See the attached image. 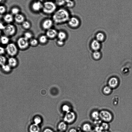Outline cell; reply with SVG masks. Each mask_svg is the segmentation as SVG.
Wrapping results in <instances>:
<instances>
[{"label": "cell", "instance_id": "obj_28", "mask_svg": "<svg viewBox=\"0 0 132 132\" xmlns=\"http://www.w3.org/2000/svg\"><path fill=\"white\" fill-rule=\"evenodd\" d=\"M4 19L6 22L7 23H10L13 20V16L10 14H6L4 17Z\"/></svg>", "mask_w": 132, "mask_h": 132}, {"label": "cell", "instance_id": "obj_32", "mask_svg": "<svg viewBox=\"0 0 132 132\" xmlns=\"http://www.w3.org/2000/svg\"><path fill=\"white\" fill-rule=\"evenodd\" d=\"M97 40L99 42L103 41L104 39V35L101 32H99L96 35Z\"/></svg>", "mask_w": 132, "mask_h": 132}, {"label": "cell", "instance_id": "obj_12", "mask_svg": "<svg viewBox=\"0 0 132 132\" xmlns=\"http://www.w3.org/2000/svg\"><path fill=\"white\" fill-rule=\"evenodd\" d=\"M57 31L52 28L46 30V35L48 38L53 39L57 37Z\"/></svg>", "mask_w": 132, "mask_h": 132}, {"label": "cell", "instance_id": "obj_17", "mask_svg": "<svg viewBox=\"0 0 132 132\" xmlns=\"http://www.w3.org/2000/svg\"><path fill=\"white\" fill-rule=\"evenodd\" d=\"M2 71L6 73H8L11 72L12 68L7 63L1 66Z\"/></svg>", "mask_w": 132, "mask_h": 132}, {"label": "cell", "instance_id": "obj_29", "mask_svg": "<svg viewBox=\"0 0 132 132\" xmlns=\"http://www.w3.org/2000/svg\"><path fill=\"white\" fill-rule=\"evenodd\" d=\"M30 45L34 46L37 45L39 42L38 40L33 38L29 40Z\"/></svg>", "mask_w": 132, "mask_h": 132}, {"label": "cell", "instance_id": "obj_20", "mask_svg": "<svg viewBox=\"0 0 132 132\" xmlns=\"http://www.w3.org/2000/svg\"><path fill=\"white\" fill-rule=\"evenodd\" d=\"M48 38L46 34L42 35L39 37L38 40L40 43L44 44L47 42Z\"/></svg>", "mask_w": 132, "mask_h": 132}, {"label": "cell", "instance_id": "obj_23", "mask_svg": "<svg viewBox=\"0 0 132 132\" xmlns=\"http://www.w3.org/2000/svg\"><path fill=\"white\" fill-rule=\"evenodd\" d=\"M103 92L105 95L110 94L112 91V89L108 85L105 86L103 89Z\"/></svg>", "mask_w": 132, "mask_h": 132}, {"label": "cell", "instance_id": "obj_31", "mask_svg": "<svg viewBox=\"0 0 132 132\" xmlns=\"http://www.w3.org/2000/svg\"><path fill=\"white\" fill-rule=\"evenodd\" d=\"M108 123L104 122L102 123L100 126L101 127L103 130H108L109 126Z\"/></svg>", "mask_w": 132, "mask_h": 132}, {"label": "cell", "instance_id": "obj_22", "mask_svg": "<svg viewBox=\"0 0 132 132\" xmlns=\"http://www.w3.org/2000/svg\"><path fill=\"white\" fill-rule=\"evenodd\" d=\"M15 19L16 22L21 23H23L24 21V18L22 14H18L15 15Z\"/></svg>", "mask_w": 132, "mask_h": 132}, {"label": "cell", "instance_id": "obj_8", "mask_svg": "<svg viewBox=\"0 0 132 132\" xmlns=\"http://www.w3.org/2000/svg\"><path fill=\"white\" fill-rule=\"evenodd\" d=\"M54 22L52 19H47L44 20L42 22V28L46 30L52 28Z\"/></svg>", "mask_w": 132, "mask_h": 132}, {"label": "cell", "instance_id": "obj_16", "mask_svg": "<svg viewBox=\"0 0 132 132\" xmlns=\"http://www.w3.org/2000/svg\"><path fill=\"white\" fill-rule=\"evenodd\" d=\"M91 47L93 50L97 51L100 48V47L99 42L97 40H93L92 42Z\"/></svg>", "mask_w": 132, "mask_h": 132}, {"label": "cell", "instance_id": "obj_38", "mask_svg": "<svg viewBox=\"0 0 132 132\" xmlns=\"http://www.w3.org/2000/svg\"><path fill=\"white\" fill-rule=\"evenodd\" d=\"M64 41L58 39L57 42V44L59 46H62L64 44Z\"/></svg>", "mask_w": 132, "mask_h": 132}, {"label": "cell", "instance_id": "obj_45", "mask_svg": "<svg viewBox=\"0 0 132 132\" xmlns=\"http://www.w3.org/2000/svg\"><path fill=\"white\" fill-rule=\"evenodd\" d=\"M57 132H62V131H59Z\"/></svg>", "mask_w": 132, "mask_h": 132}, {"label": "cell", "instance_id": "obj_10", "mask_svg": "<svg viewBox=\"0 0 132 132\" xmlns=\"http://www.w3.org/2000/svg\"><path fill=\"white\" fill-rule=\"evenodd\" d=\"M75 115L74 113L70 111L67 112L64 117V120L70 123L73 121L75 119Z\"/></svg>", "mask_w": 132, "mask_h": 132}, {"label": "cell", "instance_id": "obj_43", "mask_svg": "<svg viewBox=\"0 0 132 132\" xmlns=\"http://www.w3.org/2000/svg\"><path fill=\"white\" fill-rule=\"evenodd\" d=\"M69 132H77L76 130L74 128L71 129L69 131Z\"/></svg>", "mask_w": 132, "mask_h": 132}, {"label": "cell", "instance_id": "obj_42", "mask_svg": "<svg viewBox=\"0 0 132 132\" xmlns=\"http://www.w3.org/2000/svg\"><path fill=\"white\" fill-rule=\"evenodd\" d=\"M5 26L2 23H0V29L3 30Z\"/></svg>", "mask_w": 132, "mask_h": 132}, {"label": "cell", "instance_id": "obj_2", "mask_svg": "<svg viewBox=\"0 0 132 132\" xmlns=\"http://www.w3.org/2000/svg\"><path fill=\"white\" fill-rule=\"evenodd\" d=\"M57 6L55 2L47 1L43 3L42 10L46 14H53L56 10Z\"/></svg>", "mask_w": 132, "mask_h": 132}, {"label": "cell", "instance_id": "obj_44", "mask_svg": "<svg viewBox=\"0 0 132 132\" xmlns=\"http://www.w3.org/2000/svg\"><path fill=\"white\" fill-rule=\"evenodd\" d=\"M101 132H110L108 130H103Z\"/></svg>", "mask_w": 132, "mask_h": 132}, {"label": "cell", "instance_id": "obj_33", "mask_svg": "<svg viewBox=\"0 0 132 132\" xmlns=\"http://www.w3.org/2000/svg\"><path fill=\"white\" fill-rule=\"evenodd\" d=\"M23 27L25 29H28L31 27L30 23L27 21H24L22 23Z\"/></svg>", "mask_w": 132, "mask_h": 132}, {"label": "cell", "instance_id": "obj_30", "mask_svg": "<svg viewBox=\"0 0 132 132\" xmlns=\"http://www.w3.org/2000/svg\"><path fill=\"white\" fill-rule=\"evenodd\" d=\"M67 0H55V3L57 6H65Z\"/></svg>", "mask_w": 132, "mask_h": 132}, {"label": "cell", "instance_id": "obj_7", "mask_svg": "<svg viewBox=\"0 0 132 132\" xmlns=\"http://www.w3.org/2000/svg\"><path fill=\"white\" fill-rule=\"evenodd\" d=\"M67 22L70 27L75 28L78 27L80 24V21L78 18L76 16L70 17Z\"/></svg>", "mask_w": 132, "mask_h": 132}, {"label": "cell", "instance_id": "obj_4", "mask_svg": "<svg viewBox=\"0 0 132 132\" xmlns=\"http://www.w3.org/2000/svg\"><path fill=\"white\" fill-rule=\"evenodd\" d=\"M100 118L104 122L109 123L111 122L113 118L112 113L106 110H102L99 112Z\"/></svg>", "mask_w": 132, "mask_h": 132}, {"label": "cell", "instance_id": "obj_25", "mask_svg": "<svg viewBox=\"0 0 132 132\" xmlns=\"http://www.w3.org/2000/svg\"><path fill=\"white\" fill-rule=\"evenodd\" d=\"M58 128L59 131L63 132L66 129L67 125L64 122H61L58 125Z\"/></svg>", "mask_w": 132, "mask_h": 132}, {"label": "cell", "instance_id": "obj_39", "mask_svg": "<svg viewBox=\"0 0 132 132\" xmlns=\"http://www.w3.org/2000/svg\"><path fill=\"white\" fill-rule=\"evenodd\" d=\"M62 109L63 111L67 112L69 111V106L67 105H64L62 107Z\"/></svg>", "mask_w": 132, "mask_h": 132}, {"label": "cell", "instance_id": "obj_37", "mask_svg": "<svg viewBox=\"0 0 132 132\" xmlns=\"http://www.w3.org/2000/svg\"><path fill=\"white\" fill-rule=\"evenodd\" d=\"M5 52V48L0 45V55H4Z\"/></svg>", "mask_w": 132, "mask_h": 132}, {"label": "cell", "instance_id": "obj_5", "mask_svg": "<svg viewBox=\"0 0 132 132\" xmlns=\"http://www.w3.org/2000/svg\"><path fill=\"white\" fill-rule=\"evenodd\" d=\"M16 44L18 48L21 50L27 49L30 45L29 40L23 36L18 39Z\"/></svg>", "mask_w": 132, "mask_h": 132}, {"label": "cell", "instance_id": "obj_36", "mask_svg": "<svg viewBox=\"0 0 132 132\" xmlns=\"http://www.w3.org/2000/svg\"><path fill=\"white\" fill-rule=\"evenodd\" d=\"M41 121V119L39 117H35L34 119L35 123L38 125L40 123Z\"/></svg>", "mask_w": 132, "mask_h": 132}, {"label": "cell", "instance_id": "obj_15", "mask_svg": "<svg viewBox=\"0 0 132 132\" xmlns=\"http://www.w3.org/2000/svg\"><path fill=\"white\" fill-rule=\"evenodd\" d=\"M40 130L38 125L35 123L30 125L29 128V132H40Z\"/></svg>", "mask_w": 132, "mask_h": 132}, {"label": "cell", "instance_id": "obj_47", "mask_svg": "<svg viewBox=\"0 0 132 132\" xmlns=\"http://www.w3.org/2000/svg\"><path fill=\"white\" fill-rule=\"evenodd\" d=\"M1 43H0V44H1Z\"/></svg>", "mask_w": 132, "mask_h": 132}, {"label": "cell", "instance_id": "obj_34", "mask_svg": "<svg viewBox=\"0 0 132 132\" xmlns=\"http://www.w3.org/2000/svg\"><path fill=\"white\" fill-rule=\"evenodd\" d=\"M93 56L95 59H97L100 57L101 54L99 52L97 51H95L93 54Z\"/></svg>", "mask_w": 132, "mask_h": 132}, {"label": "cell", "instance_id": "obj_24", "mask_svg": "<svg viewBox=\"0 0 132 132\" xmlns=\"http://www.w3.org/2000/svg\"><path fill=\"white\" fill-rule=\"evenodd\" d=\"M75 5V3L72 0H67L65 5L67 7L69 8H73Z\"/></svg>", "mask_w": 132, "mask_h": 132}, {"label": "cell", "instance_id": "obj_6", "mask_svg": "<svg viewBox=\"0 0 132 132\" xmlns=\"http://www.w3.org/2000/svg\"><path fill=\"white\" fill-rule=\"evenodd\" d=\"M3 31L4 35L10 37L14 36L15 34L16 29L13 25L9 24L5 26Z\"/></svg>", "mask_w": 132, "mask_h": 132}, {"label": "cell", "instance_id": "obj_13", "mask_svg": "<svg viewBox=\"0 0 132 132\" xmlns=\"http://www.w3.org/2000/svg\"><path fill=\"white\" fill-rule=\"evenodd\" d=\"M108 86L111 88L114 89L116 88L118 86L119 81L118 79L116 77H113L111 78L108 82Z\"/></svg>", "mask_w": 132, "mask_h": 132}, {"label": "cell", "instance_id": "obj_9", "mask_svg": "<svg viewBox=\"0 0 132 132\" xmlns=\"http://www.w3.org/2000/svg\"><path fill=\"white\" fill-rule=\"evenodd\" d=\"M43 4V3L39 1H37L34 2L31 5L32 10L35 12H38L42 10Z\"/></svg>", "mask_w": 132, "mask_h": 132}, {"label": "cell", "instance_id": "obj_11", "mask_svg": "<svg viewBox=\"0 0 132 132\" xmlns=\"http://www.w3.org/2000/svg\"><path fill=\"white\" fill-rule=\"evenodd\" d=\"M7 63L12 68L17 66L18 61L15 56H10L7 59Z\"/></svg>", "mask_w": 132, "mask_h": 132}, {"label": "cell", "instance_id": "obj_14", "mask_svg": "<svg viewBox=\"0 0 132 132\" xmlns=\"http://www.w3.org/2000/svg\"><path fill=\"white\" fill-rule=\"evenodd\" d=\"M1 44L5 45H7L10 42L9 37L5 35H2L0 37Z\"/></svg>", "mask_w": 132, "mask_h": 132}, {"label": "cell", "instance_id": "obj_35", "mask_svg": "<svg viewBox=\"0 0 132 132\" xmlns=\"http://www.w3.org/2000/svg\"><path fill=\"white\" fill-rule=\"evenodd\" d=\"M19 9L16 7H14L11 10V12L12 13L14 14L15 15L18 14L19 12Z\"/></svg>", "mask_w": 132, "mask_h": 132}, {"label": "cell", "instance_id": "obj_41", "mask_svg": "<svg viewBox=\"0 0 132 132\" xmlns=\"http://www.w3.org/2000/svg\"><path fill=\"white\" fill-rule=\"evenodd\" d=\"M43 132H53V131L51 129H49L47 128L45 129Z\"/></svg>", "mask_w": 132, "mask_h": 132}, {"label": "cell", "instance_id": "obj_1", "mask_svg": "<svg viewBox=\"0 0 132 132\" xmlns=\"http://www.w3.org/2000/svg\"><path fill=\"white\" fill-rule=\"evenodd\" d=\"M70 17L68 11L64 8H61L56 10L53 14L52 20L54 23L60 24L67 22Z\"/></svg>", "mask_w": 132, "mask_h": 132}, {"label": "cell", "instance_id": "obj_40", "mask_svg": "<svg viewBox=\"0 0 132 132\" xmlns=\"http://www.w3.org/2000/svg\"><path fill=\"white\" fill-rule=\"evenodd\" d=\"M6 10L5 7L3 6H0V13H4Z\"/></svg>", "mask_w": 132, "mask_h": 132}, {"label": "cell", "instance_id": "obj_21", "mask_svg": "<svg viewBox=\"0 0 132 132\" xmlns=\"http://www.w3.org/2000/svg\"><path fill=\"white\" fill-rule=\"evenodd\" d=\"M91 117L95 121L99 120L100 118L99 112L97 111H93L91 113Z\"/></svg>", "mask_w": 132, "mask_h": 132}, {"label": "cell", "instance_id": "obj_3", "mask_svg": "<svg viewBox=\"0 0 132 132\" xmlns=\"http://www.w3.org/2000/svg\"><path fill=\"white\" fill-rule=\"evenodd\" d=\"M6 52L10 56H15L18 54L19 48L16 44L10 43L6 45Z\"/></svg>", "mask_w": 132, "mask_h": 132}, {"label": "cell", "instance_id": "obj_19", "mask_svg": "<svg viewBox=\"0 0 132 132\" xmlns=\"http://www.w3.org/2000/svg\"><path fill=\"white\" fill-rule=\"evenodd\" d=\"M82 129L84 132H90L92 130V127L89 123H86L83 125Z\"/></svg>", "mask_w": 132, "mask_h": 132}, {"label": "cell", "instance_id": "obj_46", "mask_svg": "<svg viewBox=\"0 0 132 132\" xmlns=\"http://www.w3.org/2000/svg\"><path fill=\"white\" fill-rule=\"evenodd\" d=\"M2 0H0V2L2 1Z\"/></svg>", "mask_w": 132, "mask_h": 132}, {"label": "cell", "instance_id": "obj_26", "mask_svg": "<svg viewBox=\"0 0 132 132\" xmlns=\"http://www.w3.org/2000/svg\"><path fill=\"white\" fill-rule=\"evenodd\" d=\"M23 36L29 41L33 38V35L31 32L27 31L24 33Z\"/></svg>", "mask_w": 132, "mask_h": 132}, {"label": "cell", "instance_id": "obj_18", "mask_svg": "<svg viewBox=\"0 0 132 132\" xmlns=\"http://www.w3.org/2000/svg\"><path fill=\"white\" fill-rule=\"evenodd\" d=\"M66 33L64 31H60L58 32L57 37L58 39L63 40H65L67 37Z\"/></svg>", "mask_w": 132, "mask_h": 132}, {"label": "cell", "instance_id": "obj_27", "mask_svg": "<svg viewBox=\"0 0 132 132\" xmlns=\"http://www.w3.org/2000/svg\"><path fill=\"white\" fill-rule=\"evenodd\" d=\"M7 59L4 55H0V66L7 63Z\"/></svg>", "mask_w": 132, "mask_h": 132}]
</instances>
